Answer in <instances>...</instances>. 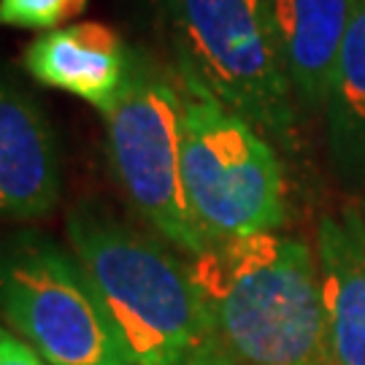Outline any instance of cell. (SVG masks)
<instances>
[{"mask_svg": "<svg viewBox=\"0 0 365 365\" xmlns=\"http://www.w3.org/2000/svg\"><path fill=\"white\" fill-rule=\"evenodd\" d=\"M190 271L206 333L187 365H327L319 268L306 241L235 238L192 257Z\"/></svg>", "mask_w": 365, "mask_h": 365, "instance_id": "1", "label": "cell"}, {"mask_svg": "<svg viewBox=\"0 0 365 365\" xmlns=\"http://www.w3.org/2000/svg\"><path fill=\"white\" fill-rule=\"evenodd\" d=\"M71 252L103 303L133 365H187L203 341V303L190 262L111 214L76 206Z\"/></svg>", "mask_w": 365, "mask_h": 365, "instance_id": "2", "label": "cell"}, {"mask_svg": "<svg viewBox=\"0 0 365 365\" xmlns=\"http://www.w3.org/2000/svg\"><path fill=\"white\" fill-rule=\"evenodd\" d=\"M182 90V182L209 244L276 233L287 220V184L274 146L195 78Z\"/></svg>", "mask_w": 365, "mask_h": 365, "instance_id": "3", "label": "cell"}, {"mask_svg": "<svg viewBox=\"0 0 365 365\" xmlns=\"http://www.w3.org/2000/svg\"><path fill=\"white\" fill-rule=\"evenodd\" d=\"M179 71L268 138L295 130V95L268 0H163Z\"/></svg>", "mask_w": 365, "mask_h": 365, "instance_id": "4", "label": "cell"}, {"mask_svg": "<svg viewBox=\"0 0 365 365\" xmlns=\"http://www.w3.org/2000/svg\"><path fill=\"white\" fill-rule=\"evenodd\" d=\"M103 119L111 168L135 214L184 255L209 252L184 195L179 78L133 54L128 81Z\"/></svg>", "mask_w": 365, "mask_h": 365, "instance_id": "5", "label": "cell"}, {"mask_svg": "<svg viewBox=\"0 0 365 365\" xmlns=\"http://www.w3.org/2000/svg\"><path fill=\"white\" fill-rule=\"evenodd\" d=\"M0 317L49 365H133L73 252L38 233L0 244Z\"/></svg>", "mask_w": 365, "mask_h": 365, "instance_id": "6", "label": "cell"}, {"mask_svg": "<svg viewBox=\"0 0 365 365\" xmlns=\"http://www.w3.org/2000/svg\"><path fill=\"white\" fill-rule=\"evenodd\" d=\"M60 152L49 119L25 90L0 81V217H46L60 200Z\"/></svg>", "mask_w": 365, "mask_h": 365, "instance_id": "7", "label": "cell"}, {"mask_svg": "<svg viewBox=\"0 0 365 365\" xmlns=\"http://www.w3.org/2000/svg\"><path fill=\"white\" fill-rule=\"evenodd\" d=\"M130 63L125 41L101 22L57 27L25 49V68L36 81L76 95L101 114L122 92Z\"/></svg>", "mask_w": 365, "mask_h": 365, "instance_id": "8", "label": "cell"}, {"mask_svg": "<svg viewBox=\"0 0 365 365\" xmlns=\"http://www.w3.org/2000/svg\"><path fill=\"white\" fill-rule=\"evenodd\" d=\"M317 268L327 365H365V220L354 209L319 222Z\"/></svg>", "mask_w": 365, "mask_h": 365, "instance_id": "9", "label": "cell"}, {"mask_svg": "<svg viewBox=\"0 0 365 365\" xmlns=\"http://www.w3.org/2000/svg\"><path fill=\"white\" fill-rule=\"evenodd\" d=\"M282 66L298 106L325 108L330 78L363 0H268Z\"/></svg>", "mask_w": 365, "mask_h": 365, "instance_id": "10", "label": "cell"}, {"mask_svg": "<svg viewBox=\"0 0 365 365\" xmlns=\"http://www.w3.org/2000/svg\"><path fill=\"white\" fill-rule=\"evenodd\" d=\"M322 111L333 170L365 190V0L341 46Z\"/></svg>", "mask_w": 365, "mask_h": 365, "instance_id": "11", "label": "cell"}, {"mask_svg": "<svg viewBox=\"0 0 365 365\" xmlns=\"http://www.w3.org/2000/svg\"><path fill=\"white\" fill-rule=\"evenodd\" d=\"M87 9V0H0V25L57 30Z\"/></svg>", "mask_w": 365, "mask_h": 365, "instance_id": "12", "label": "cell"}, {"mask_svg": "<svg viewBox=\"0 0 365 365\" xmlns=\"http://www.w3.org/2000/svg\"><path fill=\"white\" fill-rule=\"evenodd\" d=\"M0 365H49L36 349H30L25 341L6 333L0 327Z\"/></svg>", "mask_w": 365, "mask_h": 365, "instance_id": "13", "label": "cell"}]
</instances>
